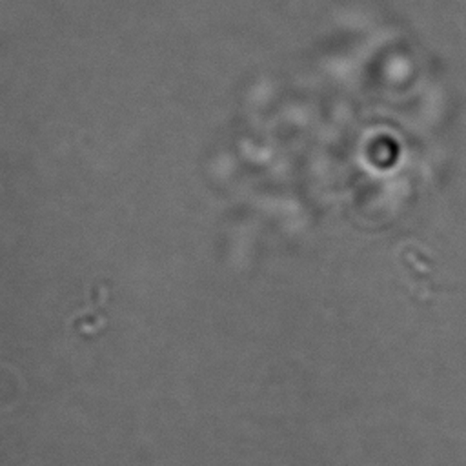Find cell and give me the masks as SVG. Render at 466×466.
Listing matches in <instances>:
<instances>
[]
</instances>
